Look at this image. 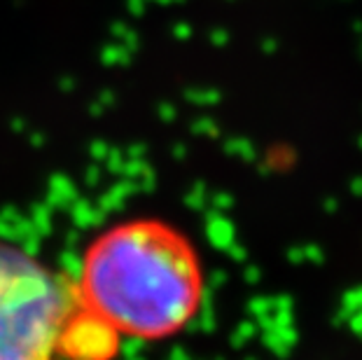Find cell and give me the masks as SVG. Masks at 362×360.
<instances>
[{"label": "cell", "instance_id": "cell-1", "mask_svg": "<svg viewBox=\"0 0 362 360\" xmlns=\"http://www.w3.org/2000/svg\"><path fill=\"white\" fill-rule=\"evenodd\" d=\"M82 302L119 335L164 339L197 316L204 272L180 229L157 218L112 225L84 250Z\"/></svg>", "mask_w": 362, "mask_h": 360}, {"label": "cell", "instance_id": "cell-3", "mask_svg": "<svg viewBox=\"0 0 362 360\" xmlns=\"http://www.w3.org/2000/svg\"><path fill=\"white\" fill-rule=\"evenodd\" d=\"M119 351V332L82 302L73 304L59 339V356L71 360H110Z\"/></svg>", "mask_w": 362, "mask_h": 360}, {"label": "cell", "instance_id": "cell-2", "mask_svg": "<svg viewBox=\"0 0 362 360\" xmlns=\"http://www.w3.org/2000/svg\"><path fill=\"white\" fill-rule=\"evenodd\" d=\"M78 283L0 241V360H57Z\"/></svg>", "mask_w": 362, "mask_h": 360}]
</instances>
